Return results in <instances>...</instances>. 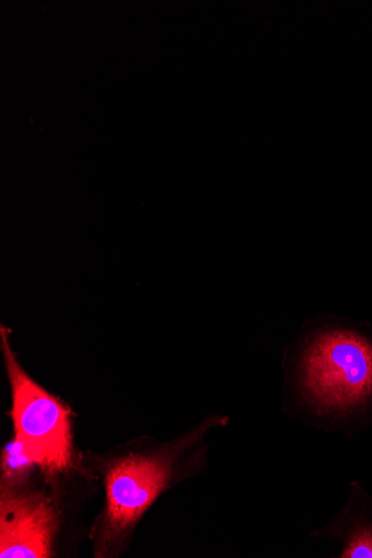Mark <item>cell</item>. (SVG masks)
Here are the masks:
<instances>
[{"instance_id": "cell-1", "label": "cell", "mask_w": 372, "mask_h": 558, "mask_svg": "<svg viewBox=\"0 0 372 558\" xmlns=\"http://www.w3.org/2000/svg\"><path fill=\"white\" fill-rule=\"evenodd\" d=\"M281 411L351 437L372 425V328L315 315L284 351Z\"/></svg>"}, {"instance_id": "cell-2", "label": "cell", "mask_w": 372, "mask_h": 558, "mask_svg": "<svg viewBox=\"0 0 372 558\" xmlns=\"http://www.w3.org/2000/svg\"><path fill=\"white\" fill-rule=\"evenodd\" d=\"M228 422L226 417H208L163 450L149 456L130 454L118 461L106 476L108 504L101 545L121 541L161 493L176 480L196 470L201 464L205 433Z\"/></svg>"}, {"instance_id": "cell-3", "label": "cell", "mask_w": 372, "mask_h": 558, "mask_svg": "<svg viewBox=\"0 0 372 558\" xmlns=\"http://www.w3.org/2000/svg\"><path fill=\"white\" fill-rule=\"evenodd\" d=\"M2 326V350L12 390L15 438L44 472L55 475L72 465L71 412L57 396L38 385L21 366Z\"/></svg>"}, {"instance_id": "cell-4", "label": "cell", "mask_w": 372, "mask_h": 558, "mask_svg": "<svg viewBox=\"0 0 372 558\" xmlns=\"http://www.w3.org/2000/svg\"><path fill=\"white\" fill-rule=\"evenodd\" d=\"M58 527L59 515L51 499L41 493L2 487L0 557H50Z\"/></svg>"}, {"instance_id": "cell-5", "label": "cell", "mask_w": 372, "mask_h": 558, "mask_svg": "<svg viewBox=\"0 0 372 558\" xmlns=\"http://www.w3.org/2000/svg\"><path fill=\"white\" fill-rule=\"evenodd\" d=\"M350 487L349 499L340 514L309 535L340 543V558H372V498L360 483L352 482Z\"/></svg>"}, {"instance_id": "cell-6", "label": "cell", "mask_w": 372, "mask_h": 558, "mask_svg": "<svg viewBox=\"0 0 372 558\" xmlns=\"http://www.w3.org/2000/svg\"><path fill=\"white\" fill-rule=\"evenodd\" d=\"M34 465L22 442L15 438L2 454V487L20 489Z\"/></svg>"}]
</instances>
